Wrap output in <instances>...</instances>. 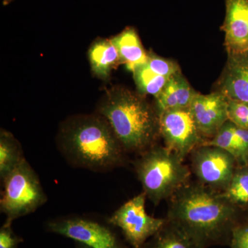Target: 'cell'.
I'll use <instances>...</instances> for the list:
<instances>
[{
    "label": "cell",
    "instance_id": "3957f363",
    "mask_svg": "<svg viewBox=\"0 0 248 248\" xmlns=\"http://www.w3.org/2000/svg\"><path fill=\"white\" fill-rule=\"evenodd\" d=\"M98 111L110 124L124 151L141 154L154 146L159 135V117L140 93L112 88Z\"/></svg>",
    "mask_w": 248,
    "mask_h": 248
},
{
    "label": "cell",
    "instance_id": "9c48e42d",
    "mask_svg": "<svg viewBox=\"0 0 248 248\" xmlns=\"http://www.w3.org/2000/svg\"><path fill=\"white\" fill-rule=\"evenodd\" d=\"M47 228L91 248H121L110 229L91 220L79 217L61 218L49 222Z\"/></svg>",
    "mask_w": 248,
    "mask_h": 248
},
{
    "label": "cell",
    "instance_id": "6da1fadb",
    "mask_svg": "<svg viewBox=\"0 0 248 248\" xmlns=\"http://www.w3.org/2000/svg\"><path fill=\"white\" fill-rule=\"evenodd\" d=\"M168 221L177 226L200 248L229 244L239 221V208L223 192L202 183H187L170 199Z\"/></svg>",
    "mask_w": 248,
    "mask_h": 248
},
{
    "label": "cell",
    "instance_id": "5b68a950",
    "mask_svg": "<svg viewBox=\"0 0 248 248\" xmlns=\"http://www.w3.org/2000/svg\"><path fill=\"white\" fill-rule=\"evenodd\" d=\"M1 182L0 210L6 215L5 224L34 213L48 200L38 175L26 159Z\"/></svg>",
    "mask_w": 248,
    "mask_h": 248
},
{
    "label": "cell",
    "instance_id": "e0dca14e",
    "mask_svg": "<svg viewBox=\"0 0 248 248\" xmlns=\"http://www.w3.org/2000/svg\"><path fill=\"white\" fill-rule=\"evenodd\" d=\"M93 73L101 79H108L111 70L120 62V56L110 40L99 39L93 42L89 51Z\"/></svg>",
    "mask_w": 248,
    "mask_h": 248
},
{
    "label": "cell",
    "instance_id": "ac0fdd59",
    "mask_svg": "<svg viewBox=\"0 0 248 248\" xmlns=\"http://www.w3.org/2000/svg\"><path fill=\"white\" fill-rule=\"evenodd\" d=\"M25 159L20 143L4 129L0 131V178L1 181Z\"/></svg>",
    "mask_w": 248,
    "mask_h": 248
},
{
    "label": "cell",
    "instance_id": "8fae6325",
    "mask_svg": "<svg viewBox=\"0 0 248 248\" xmlns=\"http://www.w3.org/2000/svg\"><path fill=\"white\" fill-rule=\"evenodd\" d=\"M180 71L176 62L149 53L146 63L137 67L133 73L140 94H150L156 98L170 79Z\"/></svg>",
    "mask_w": 248,
    "mask_h": 248
},
{
    "label": "cell",
    "instance_id": "2e32d148",
    "mask_svg": "<svg viewBox=\"0 0 248 248\" xmlns=\"http://www.w3.org/2000/svg\"><path fill=\"white\" fill-rule=\"evenodd\" d=\"M110 41L118 52L121 63L125 64L127 69L132 73L137 67L146 63L148 60V54L145 51L133 28H126L110 39Z\"/></svg>",
    "mask_w": 248,
    "mask_h": 248
},
{
    "label": "cell",
    "instance_id": "9a60e30c",
    "mask_svg": "<svg viewBox=\"0 0 248 248\" xmlns=\"http://www.w3.org/2000/svg\"><path fill=\"white\" fill-rule=\"evenodd\" d=\"M203 145L222 148L234 158L238 166H248V130L240 128L230 120Z\"/></svg>",
    "mask_w": 248,
    "mask_h": 248
},
{
    "label": "cell",
    "instance_id": "4fadbf2b",
    "mask_svg": "<svg viewBox=\"0 0 248 248\" xmlns=\"http://www.w3.org/2000/svg\"><path fill=\"white\" fill-rule=\"evenodd\" d=\"M218 87L228 99L248 102V52L228 55Z\"/></svg>",
    "mask_w": 248,
    "mask_h": 248
},
{
    "label": "cell",
    "instance_id": "cb8c5ba5",
    "mask_svg": "<svg viewBox=\"0 0 248 248\" xmlns=\"http://www.w3.org/2000/svg\"><path fill=\"white\" fill-rule=\"evenodd\" d=\"M14 0H3V4L4 6H6V5L9 4L10 3L12 2Z\"/></svg>",
    "mask_w": 248,
    "mask_h": 248
},
{
    "label": "cell",
    "instance_id": "ffe728a7",
    "mask_svg": "<svg viewBox=\"0 0 248 248\" xmlns=\"http://www.w3.org/2000/svg\"><path fill=\"white\" fill-rule=\"evenodd\" d=\"M227 200L241 208L248 205V167L238 166L229 185L223 192Z\"/></svg>",
    "mask_w": 248,
    "mask_h": 248
},
{
    "label": "cell",
    "instance_id": "7a4b0ae2",
    "mask_svg": "<svg viewBox=\"0 0 248 248\" xmlns=\"http://www.w3.org/2000/svg\"><path fill=\"white\" fill-rule=\"evenodd\" d=\"M58 144L75 167L104 172L123 163L125 151L100 115H78L65 121L59 131Z\"/></svg>",
    "mask_w": 248,
    "mask_h": 248
},
{
    "label": "cell",
    "instance_id": "8992f818",
    "mask_svg": "<svg viewBox=\"0 0 248 248\" xmlns=\"http://www.w3.org/2000/svg\"><path fill=\"white\" fill-rule=\"evenodd\" d=\"M147 197L142 192L117 209L109 218L108 222L118 227L127 241L134 248H142L148 240L160 231L167 218H155L147 213Z\"/></svg>",
    "mask_w": 248,
    "mask_h": 248
},
{
    "label": "cell",
    "instance_id": "30bf717a",
    "mask_svg": "<svg viewBox=\"0 0 248 248\" xmlns=\"http://www.w3.org/2000/svg\"><path fill=\"white\" fill-rule=\"evenodd\" d=\"M189 109L204 138H213L229 120L228 99L218 91L208 94L197 93Z\"/></svg>",
    "mask_w": 248,
    "mask_h": 248
},
{
    "label": "cell",
    "instance_id": "5bb4252c",
    "mask_svg": "<svg viewBox=\"0 0 248 248\" xmlns=\"http://www.w3.org/2000/svg\"><path fill=\"white\" fill-rule=\"evenodd\" d=\"M197 93L182 72H177L155 98V109L158 117L165 111L189 108Z\"/></svg>",
    "mask_w": 248,
    "mask_h": 248
},
{
    "label": "cell",
    "instance_id": "d6986e66",
    "mask_svg": "<svg viewBox=\"0 0 248 248\" xmlns=\"http://www.w3.org/2000/svg\"><path fill=\"white\" fill-rule=\"evenodd\" d=\"M145 246L146 248H200L188 235L168 219Z\"/></svg>",
    "mask_w": 248,
    "mask_h": 248
},
{
    "label": "cell",
    "instance_id": "7402d4cb",
    "mask_svg": "<svg viewBox=\"0 0 248 248\" xmlns=\"http://www.w3.org/2000/svg\"><path fill=\"white\" fill-rule=\"evenodd\" d=\"M229 245L231 248H248V221L234 227Z\"/></svg>",
    "mask_w": 248,
    "mask_h": 248
},
{
    "label": "cell",
    "instance_id": "ba28073f",
    "mask_svg": "<svg viewBox=\"0 0 248 248\" xmlns=\"http://www.w3.org/2000/svg\"><path fill=\"white\" fill-rule=\"evenodd\" d=\"M192 170L203 185L223 192L238 164L230 153L213 146L202 145L192 152Z\"/></svg>",
    "mask_w": 248,
    "mask_h": 248
},
{
    "label": "cell",
    "instance_id": "484cf974",
    "mask_svg": "<svg viewBox=\"0 0 248 248\" xmlns=\"http://www.w3.org/2000/svg\"></svg>",
    "mask_w": 248,
    "mask_h": 248
},
{
    "label": "cell",
    "instance_id": "603a6c76",
    "mask_svg": "<svg viewBox=\"0 0 248 248\" xmlns=\"http://www.w3.org/2000/svg\"><path fill=\"white\" fill-rule=\"evenodd\" d=\"M22 241L13 231L11 225H3L0 230V248H18Z\"/></svg>",
    "mask_w": 248,
    "mask_h": 248
},
{
    "label": "cell",
    "instance_id": "44dd1931",
    "mask_svg": "<svg viewBox=\"0 0 248 248\" xmlns=\"http://www.w3.org/2000/svg\"><path fill=\"white\" fill-rule=\"evenodd\" d=\"M228 118L240 128L248 130V102L228 99Z\"/></svg>",
    "mask_w": 248,
    "mask_h": 248
},
{
    "label": "cell",
    "instance_id": "277c9868",
    "mask_svg": "<svg viewBox=\"0 0 248 248\" xmlns=\"http://www.w3.org/2000/svg\"><path fill=\"white\" fill-rule=\"evenodd\" d=\"M135 172L147 199L155 205L170 200L190 182L191 170L184 160L166 146H154L140 154Z\"/></svg>",
    "mask_w": 248,
    "mask_h": 248
},
{
    "label": "cell",
    "instance_id": "52a82bcc",
    "mask_svg": "<svg viewBox=\"0 0 248 248\" xmlns=\"http://www.w3.org/2000/svg\"><path fill=\"white\" fill-rule=\"evenodd\" d=\"M159 125L165 146L183 160L206 141L189 108L165 111L159 115Z\"/></svg>",
    "mask_w": 248,
    "mask_h": 248
},
{
    "label": "cell",
    "instance_id": "7c38bea8",
    "mask_svg": "<svg viewBox=\"0 0 248 248\" xmlns=\"http://www.w3.org/2000/svg\"><path fill=\"white\" fill-rule=\"evenodd\" d=\"M226 17L222 26L228 55L248 52V0H225Z\"/></svg>",
    "mask_w": 248,
    "mask_h": 248
},
{
    "label": "cell",
    "instance_id": "d4e9b609",
    "mask_svg": "<svg viewBox=\"0 0 248 248\" xmlns=\"http://www.w3.org/2000/svg\"><path fill=\"white\" fill-rule=\"evenodd\" d=\"M79 248H91L88 247V246H85V245L81 244V246H79Z\"/></svg>",
    "mask_w": 248,
    "mask_h": 248
}]
</instances>
